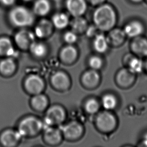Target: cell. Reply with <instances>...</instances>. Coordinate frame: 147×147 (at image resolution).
I'll return each mask as SVG.
<instances>
[{
	"label": "cell",
	"mask_w": 147,
	"mask_h": 147,
	"mask_svg": "<svg viewBox=\"0 0 147 147\" xmlns=\"http://www.w3.org/2000/svg\"><path fill=\"white\" fill-rule=\"evenodd\" d=\"M0 54L9 57H14L17 54L11 41L8 38L0 39Z\"/></svg>",
	"instance_id": "25"
},
{
	"label": "cell",
	"mask_w": 147,
	"mask_h": 147,
	"mask_svg": "<svg viewBox=\"0 0 147 147\" xmlns=\"http://www.w3.org/2000/svg\"><path fill=\"white\" fill-rule=\"evenodd\" d=\"M126 37L123 29L113 28L109 31L107 38L109 44L113 46H118L123 43Z\"/></svg>",
	"instance_id": "15"
},
{
	"label": "cell",
	"mask_w": 147,
	"mask_h": 147,
	"mask_svg": "<svg viewBox=\"0 0 147 147\" xmlns=\"http://www.w3.org/2000/svg\"><path fill=\"white\" fill-rule=\"evenodd\" d=\"M105 1L106 0H86L87 2L94 6H98L104 4L105 3Z\"/></svg>",
	"instance_id": "34"
},
{
	"label": "cell",
	"mask_w": 147,
	"mask_h": 147,
	"mask_svg": "<svg viewBox=\"0 0 147 147\" xmlns=\"http://www.w3.org/2000/svg\"><path fill=\"white\" fill-rule=\"evenodd\" d=\"M89 64L92 69H99L102 65V61L100 58L94 56L90 58L89 60Z\"/></svg>",
	"instance_id": "32"
},
{
	"label": "cell",
	"mask_w": 147,
	"mask_h": 147,
	"mask_svg": "<svg viewBox=\"0 0 147 147\" xmlns=\"http://www.w3.org/2000/svg\"><path fill=\"white\" fill-rule=\"evenodd\" d=\"M60 56L62 60L65 63H71L78 57L77 50L71 45H68L62 49Z\"/></svg>",
	"instance_id": "23"
},
{
	"label": "cell",
	"mask_w": 147,
	"mask_h": 147,
	"mask_svg": "<svg viewBox=\"0 0 147 147\" xmlns=\"http://www.w3.org/2000/svg\"><path fill=\"white\" fill-rule=\"evenodd\" d=\"M65 117V112L63 109L58 105H54L47 111L45 123L49 126L59 125L64 121Z\"/></svg>",
	"instance_id": "5"
},
{
	"label": "cell",
	"mask_w": 147,
	"mask_h": 147,
	"mask_svg": "<svg viewBox=\"0 0 147 147\" xmlns=\"http://www.w3.org/2000/svg\"><path fill=\"white\" fill-rule=\"evenodd\" d=\"M43 127V124L36 117H26L21 121L18 131L22 137L24 136H34L38 134Z\"/></svg>",
	"instance_id": "3"
},
{
	"label": "cell",
	"mask_w": 147,
	"mask_h": 147,
	"mask_svg": "<svg viewBox=\"0 0 147 147\" xmlns=\"http://www.w3.org/2000/svg\"><path fill=\"white\" fill-rule=\"evenodd\" d=\"M33 107L38 111H42L48 105V100L45 96L39 94H35L31 100Z\"/></svg>",
	"instance_id": "26"
},
{
	"label": "cell",
	"mask_w": 147,
	"mask_h": 147,
	"mask_svg": "<svg viewBox=\"0 0 147 147\" xmlns=\"http://www.w3.org/2000/svg\"><path fill=\"white\" fill-rule=\"evenodd\" d=\"M65 7L68 13L74 17L82 16L88 8L86 0H66Z\"/></svg>",
	"instance_id": "6"
},
{
	"label": "cell",
	"mask_w": 147,
	"mask_h": 147,
	"mask_svg": "<svg viewBox=\"0 0 147 147\" xmlns=\"http://www.w3.org/2000/svg\"><path fill=\"white\" fill-rule=\"evenodd\" d=\"M35 37L34 33L28 30H22L16 34L15 40L20 48L26 49L29 48L34 42Z\"/></svg>",
	"instance_id": "14"
},
{
	"label": "cell",
	"mask_w": 147,
	"mask_h": 147,
	"mask_svg": "<svg viewBox=\"0 0 147 147\" xmlns=\"http://www.w3.org/2000/svg\"><path fill=\"white\" fill-rule=\"evenodd\" d=\"M51 82L54 88L59 90H65L70 86V80L68 76L63 72L58 71L51 78Z\"/></svg>",
	"instance_id": "16"
},
{
	"label": "cell",
	"mask_w": 147,
	"mask_h": 147,
	"mask_svg": "<svg viewBox=\"0 0 147 147\" xmlns=\"http://www.w3.org/2000/svg\"><path fill=\"white\" fill-rule=\"evenodd\" d=\"M117 104V100L115 96L111 94L104 96L102 99V105L104 109L110 111L115 109Z\"/></svg>",
	"instance_id": "29"
},
{
	"label": "cell",
	"mask_w": 147,
	"mask_h": 147,
	"mask_svg": "<svg viewBox=\"0 0 147 147\" xmlns=\"http://www.w3.org/2000/svg\"><path fill=\"white\" fill-rule=\"evenodd\" d=\"M123 30L127 37L133 38L142 36L145 28L142 22L139 20H131L125 24Z\"/></svg>",
	"instance_id": "8"
},
{
	"label": "cell",
	"mask_w": 147,
	"mask_h": 147,
	"mask_svg": "<svg viewBox=\"0 0 147 147\" xmlns=\"http://www.w3.org/2000/svg\"><path fill=\"white\" fill-rule=\"evenodd\" d=\"M30 51L36 57H43L47 53L46 46L41 42L34 41L29 47Z\"/></svg>",
	"instance_id": "27"
},
{
	"label": "cell",
	"mask_w": 147,
	"mask_h": 147,
	"mask_svg": "<svg viewBox=\"0 0 147 147\" xmlns=\"http://www.w3.org/2000/svg\"><path fill=\"white\" fill-rule=\"evenodd\" d=\"M98 31L99 30L98 29L96 26L94 24H93L88 25L85 32L86 36H88V37H92L96 36L98 34Z\"/></svg>",
	"instance_id": "33"
},
{
	"label": "cell",
	"mask_w": 147,
	"mask_h": 147,
	"mask_svg": "<svg viewBox=\"0 0 147 147\" xmlns=\"http://www.w3.org/2000/svg\"><path fill=\"white\" fill-rule=\"evenodd\" d=\"M26 90L34 95L41 94L44 89L43 80L40 76L37 75H31L26 79L25 82Z\"/></svg>",
	"instance_id": "10"
},
{
	"label": "cell",
	"mask_w": 147,
	"mask_h": 147,
	"mask_svg": "<svg viewBox=\"0 0 147 147\" xmlns=\"http://www.w3.org/2000/svg\"><path fill=\"white\" fill-rule=\"evenodd\" d=\"M98 128L103 132H109L113 130L117 125V121L113 114L108 111L99 113L96 119Z\"/></svg>",
	"instance_id": "4"
},
{
	"label": "cell",
	"mask_w": 147,
	"mask_h": 147,
	"mask_svg": "<svg viewBox=\"0 0 147 147\" xmlns=\"http://www.w3.org/2000/svg\"><path fill=\"white\" fill-rule=\"evenodd\" d=\"M51 5L49 0H36L33 5V13L41 17L47 16L51 11Z\"/></svg>",
	"instance_id": "19"
},
{
	"label": "cell",
	"mask_w": 147,
	"mask_h": 147,
	"mask_svg": "<svg viewBox=\"0 0 147 147\" xmlns=\"http://www.w3.org/2000/svg\"><path fill=\"white\" fill-rule=\"evenodd\" d=\"M146 1H147V0H146Z\"/></svg>",
	"instance_id": "40"
},
{
	"label": "cell",
	"mask_w": 147,
	"mask_h": 147,
	"mask_svg": "<svg viewBox=\"0 0 147 147\" xmlns=\"http://www.w3.org/2000/svg\"><path fill=\"white\" fill-rule=\"evenodd\" d=\"M22 137L18 131L8 130L2 134L1 136V142L6 147H13L16 145Z\"/></svg>",
	"instance_id": "17"
},
{
	"label": "cell",
	"mask_w": 147,
	"mask_h": 147,
	"mask_svg": "<svg viewBox=\"0 0 147 147\" xmlns=\"http://www.w3.org/2000/svg\"><path fill=\"white\" fill-rule=\"evenodd\" d=\"M146 58V59L144 61V71H145L147 74V57Z\"/></svg>",
	"instance_id": "37"
},
{
	"label": "cell",
	"mask_w": 147,
	"mask_h": 147,
	"mask_svg": "<svg viewBox=\"0 0 147 147\" xmlns=\"http://www.w3.org/2000/svg\"><path fill=\"white\" fill-rule=\"evenodd\" d=\"M99 103L96 99L90 98L86 102L85 109L88 113L94 114L98 112L99 109Z\"/></svg>",
	"instance_id": "30"
},
{
	"label": "cell",
	"mask_w": 147,
	"mask_h": 147,
	"mask_svg": "<svg viewBox=\"0 0 147 147\" xmlns=\"http://www.w3.org/2000/svg\"><path fill=\"white\" fill-rule=\"evenodd\" d=\"M51 21L54 28L62 30L69 25L70 19L67 14L63 12H58L54 14Z\"/></svg>",
	"instance_id": "18"
},
{
	"label": "cell",
	"mask_w": 147,
	"mask_h": 147,
	"mask_svg": "<svg viewBox=\"0 0 147 147\" xmlns=\"http://www.w3.org/2000/svg\"><path fill=\"white\" fill-rule=\"evenodd\" d=\"M25 1H31V0H24Z\"/></svg>",
	"instance_id": "39"
},
{
	"label": "cell",
	"mask_w": 147,
	"mask_h": 147,
	"mask_svg": "<svg viewBox=\"0 0 147 147\" xmlns=\"http://www.w3.org/2000/svg\"><path fill=\"white\" fill-rule=\"evenodd\" d=\"M62 131L64 137L68 140L78 139L83 133L82 125L76 121H72L62 127Z\"/></svg>",
	"instance_id": "11"
},
{
	"label": "cell",
	"mask_w": 147,
	"mask_h": 147,
	"mask_svg": "<svg viewBox=\"0 0 147 147\" xmlns=\"http://www.w3.org/2000/svg\"><path fill=\"white\" fill-rule=\"evenodd\" d=\"M109 45L107 36L104 34L98 33L94 36L93 46L94 50L98 53H103L107 51Z\"/></svg>",
	"instance_id": "24"
},
{
	"label": "cell",
	"mask_w": 147,
	"mask_h": 147,
	"mask_svg": "<svg viewBox=\"0 0 147 147\" xmlns=\"http://www.w3.org/2000/svg\"><path fill=\"white\" fill-rule=\"evenodd\" d=\"M10 19L12 23L18 27L31 26L35 20L34 14L23 6L14 8L10 12Z\"/></svg>",
	"instance_id": "2"
},
{
	"label": "cell",
	"mask_w": 147,
	"mask_h": 147,
	"mask_svg": "<svg viewBox=\"0 0 147 147\" xmlns=\"http://www.w3.org/2000/svg\"><path fill=\"white\" fill-rule=\"evenodd\" d=\"M44 139L50 145H57L62 139L61 134L59 130L51 127L46 128L44 132Z\"/></svg>",
	"instance_id": "22"
},
{
	"label": "cell",
	"mask_w": 147,
	"mask_h": 147,
	"mask_svg": "<svg viewBox=\"0 0 147 147\" xmlns=\"http://www.w3.org/2000/svg\"><path fill=\"white\" fill-rule=\"evenodd\" d=\"M99 76L96 70H88L84 73L82 77V82L87 88L96 87L98 84Z\"/></svg>",
	"instance_id": "20"
},
{
	"label": "cell",
	"mask_w": 147,
	"mask_h": 147,
	"mask_svg": "<svg viewBox=\"0 0 147 147\" xmlns=\"http://www.w3.org/2000/svg\"><path fill=\"white\" fill-rule=\"evenodd\" d=\"M131 2L135 3H139L140 2H142L143 0H130Z\"/></svg>",
	"instance_id": "38"
},
{
	"label": "cell",
	"mask_w": 147,
	"mask_h": 147,
	"mask_svg": "<svg viewBox=\"0 0 147 147\" xmlns=\"http://www.w3.org/2000/svg\"><path fill=\"white\" fill-rule=\"evenodd\" d=\"M125 64L127 67L136 75L141 74L144 71V61L143 58L133 54L127 55Z\"/></svg>",
	"instance_id": "13"
},
{
	"label": "cell",
	"mask_w": 147,
	"mask_h": 147,
	"mask_svg": "<svg viewBox=\"0 0 147 147\" xmlns=\"http://www.w3.org/2000/svg\"><path fill=\"white\" fill-rule=\"evenodd\" d=\"M15 64L11 58L3 60L0 63V71L6 75L12 74L15 69Z\"/></svg>",
	"instance_id": "28"
},
{
	"label": "cell",
	"mask_w": 147,
	"mask_h": 147,
	"mask_svg": "<svg viewBox=\"0 0 147 147\" xmlns=\"http://www.w3.org/2000/svg\"><path fill=\"white\" fill-rule=\"evenodd\" d=\"M15 0H0V2L5 5H11L14 3Z\"/></svg>",
	"instance_id": "36"
},
{
	"label": "cell",
	"mask_w": 147,
	"mask_h": 147,
	"mask_svg": "<svg viewBox=\"0 0 147 147\" xmlns=\"http://www.w3.org/2000/svg\"><path fill=\"white\" fill-rule=\"evenodd\" d=\"M88 25L87 20L82 16L74 17L70 21L71 29L78 34L85 32Z\"/></svg>",
	"instance_id": "21"
},
{
	"label": "cell",
	"mask_w": 147,
	"mask_h": 147,
	"mask_svg": "<svg viewBox=\"0 0 147 147\" xmlns=\"http://www.w3.org/2000/svg\"><path fill=\"white\" fill-rule=\"evenodd\" d=\"M136 75L127 67L123 68L118 72L116 80L119 86L122 88H130L135 82Z\"/></svg>",
	"instance_id": "9"
},
{
	"label": "cell",
	"mask_w": 147,
	"mask_h": 147,
	"mask_svg": "<svg viewBox=\"0 0 147 147\" xmlns=\"http://www.w3.org/2000/svg\"><path fill=\"white\" fill-rule=\"evenodd\" d=\"M130 48L135 55L143 58L147 57V38L141 36L132 39Z\"/></svg>",
	"instance_id": "7"
},
{
	"label": "cell",
	"mask_w": 147,
	"mask_h": 147,
	"mask_svg": "<svg viewBox=\"0 0 147 147\" xmlns=\"http://www.w3.org/2000/svg\"><path fill=\"white\" fill-rule=\"evenodd\" d=\"M63 38L65 42L70 45L76 42L78 38V34L71 30L66 32L64 35Z\"/></svg>",
	"instance_id": "31"
},
{
	"label": "cell",
	"mask_w": 147,
	"mask_h": 147,
	"mask_svg": "<svg viewBox=\"0 0 147 147\" xmlns=\"http://www.w3.org/2000/svg\"><path fill=\"white\" fill-rule=\"evenodd\" d=\"M92 20L99 31H109L117 23V15L113 6L104 3L97 6L93 13Z\"/></svg>",
	"instance_id": "1"
},
{
	"label": "cell",
	"mask_w": 147,
	"mask_h": 147,
	"mask_svg": "<svg viewBox=\"0 0 147 147\" xmlns=\"http://www.w3.org/2000/svg\"><path fill=\"white\" fill-rule=\"evenodd\" d=\"M54 26L50 20L43 18L39 21L34 29L35 36L40 39L48 37L53 31Z\"/></svg>",
	"instance_id": "12"
},
{
	"label": "cell",
	"mask_w": 147,
	"mask_h": 147,
	"mask_svg": "<svg viewBox=\"0 0 147 147\" xmlns=\"http://www.w3.org/2000/svg\"><path fill=\"white\" fill-rule=\"evenodd\" d=\"M140 144V146L147 147V131L144 132L143 134Z\"/></svg>",
	"instance_id": "35"
}]
</instances>
